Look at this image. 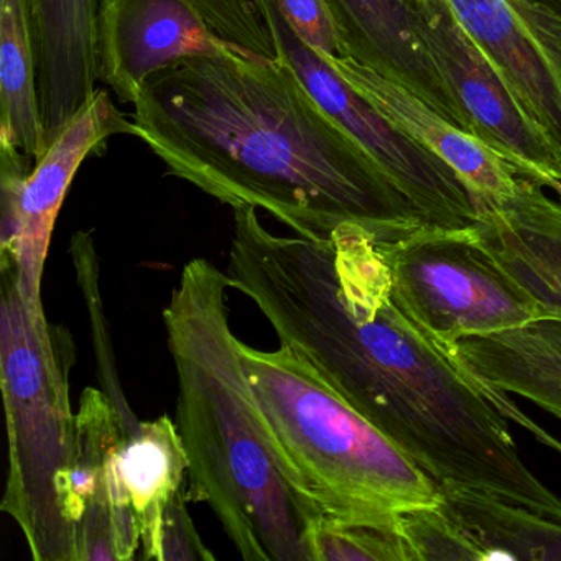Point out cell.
Segmentation results:
<instances>
[{
	"label": "cell",
	"instance_id": "11",
	"mask_svg": "<svg viewBox=\"0 0 561 561\" xmlns=\"http://www.w3.org/2000/svg\"><path fill=\"white\" fill-rule=\"evenodd\" d=\"M117 134H133V123L98 88L48 146L25 183L21 206V236L14 257L0 265L14 267L19 290L34 310H44L42 278L58 213L84 160L103 152Z\"/></svg>",
	"mask_w": 561,
	"mask_h": 561
},
{
	"label": "cell",
	"instance_id": "16",
	"mask_svg": "<svg viewBox=\"0 0 561 561\" xmlns=\"http://www.w3.org/2000/svg\"><path fill=\"white\" fill-rule=\"evenodd\" d=\"M449 353L492 400L515 393L561 420V321L465 337Z\"/></svg>",
	"mask_w": 561,
	"mask_h": 561
},
{
	"label": "cell",
	"instance_id": "4",
	"mask_svg": "<svg viewBox=\"0 0 561 561\" xmlns=\"http://www.w3.org/2000/svg\"><path fill=\"white\" fill-rule=\"evenodd\" d=\"M241 356L278 461L324 518L400 528V512L439 502L438 482L288 347Z\"/></svg>",
	"mask_w": 561,
	"mask_h": 561
},
{
	"label": "cell",
	"instance_id": "28",
	"mask_svg": "<svg viewBox=\"0 0 561 561\" xmlns=\"http://www.w3.org/2000/svg\"><path fill=\"white\" fill-rule=\"evenodd\" d=\"M254 2L255 8L261 12L262 19H264L265 25L271 21L272 15L277 11V5H275V0H252Z\"/></svg>",
	"mask_w": 561,
	"mask_h": 561
},
{
	"label": "cell",
	"instance_id": "2",
	"mask_svg": "<svg viewBox=\"0 0 561 561\" xmlns=\"http://www.w3.org/2000/svg\"><path fill=\"white\" fill-rule=\"evenodd\" d=\"M130 123L169 175L232 209H264L295 234L359 226L392 241L428 222L284 55L176 61L147 81Z\"/></svg>",
	"mask_w": 561,
	"mask_h": 561
},
{
	"label": "cell",
	"instance_id": "18",
	"mask_svg": "<svg viewBox=\"0 0 561 561\" xmlns=\"http://www.w3.org/2000/svg\"><path fill=\"white\" fill-rule=\"evenodd\" d=\"M121 474L140 531L144 560H152L163 511L188 478V458L179 426L163 415L140 422L121 453Z\"/></svg>",
	"mask_w": 561,
	"mask_h": 561
},
{
	"label": "cell",
	"instance_id": "8",
	"mask_svg": "<svg viewBox=\"0 0 561 561\" xmlns=\"http://www.w3.org/2000/svg\"><path fill=\"white\" fill-rule=\"evenodd\" d=\"M416 32L471 121L472 136L561 196V150L531 121L448 0H410Z\"/></svg>",
	"mask_w": 561,
	"mask_h": 561
},
{
	"label": "cell",
	"instance_id": "17",
	"mask_svg": "<svg viewBox=\"0 0 561 561\" xmlns=\"http://www.w3.org/2000/svg\"><path fill=\"white\" fill-rule=\"evenodd\" d=\"M438 485L442 504L481 547L485 560H561V517L489 492Z\"/></svg>",
	"mask_w": 561,
	"mask_h": 561
},
{
	"label": "cell",
	"instance_id": "24",
	"mask_svg": "<svg viewBox=\"0 0 561 561\" xmlns=\"http://www.w3.org/2000/svg\"><path fill=\"white\" fill-rule=\"evenodd\" d=\"M295 37L321 58H343V38L327 0H275Z\"/></svg>",
	"mask_w": 561,
	"mask_h": 561
},
{
	"label": "cell",
	"instance_id": "19",
	"mask_svg": "<svg viewBox=\"0 0 561 561\" xmlns=\"http://www.w3.org/2000/svg\"><path fill=\"white\" fill-rule=\"evenodd\" d=\"M0 149L47 152L37 91L31 0H0Z\"/></svg>",
	"mask_w": 561,
	"mask_h": 561
},
{
	"label": "cell",
	"instance_id": "7",
	"mask_svg": "<svg viewBox=\"0 0 561 561\" xmlns=\"http://www.w3.org/2000/svg\"><path fill=\"white\" fill-rule=\"evenodd\" d=\"M268 28L311 96L369 153L426 221L451 229L474 222L471 192L445 160L403 133L327 60L301 44L278 11Z\"/></svg>",
	"mask_w": 561,
	"mask_h": 561
},
{
	"label": "cell",
	"instance_id": "3",
	"mask_svg": "<svg viewBox=\"0 0 561 561\" xmlns=\"http://www.w3.org/2000/svg\"><path fill=\"white\" fill-rule=\"evenodd\" d=\"M229 288L226 272L193 259L163 310L186 497L211 507L242 560L313 561L308 537L323 514L295 488L265 432L229 321Z\"/></svg>",
	"mask_w": 561,
	"mask_h": 561
},
{
	"label": "cell",
	"instance_id": "12",
	"mask_svg": "<svg viewBox=\"0 0 561 561\" xmlns=\"http://www.w3.org/2000/svg\"><path fill=\"white\" fill-rule=\"evenodd\" d=\"M543 188L522 176L511 198L476 205L471 228L492 261L537 305L540 320L561 321V205Z\"/></svg>",
	"mask_w": 561,
	"mask_h": 561
},
{
	"label": "cell",
	"instance_id": "26",
	"mask_svg": "<svg viewBox=\"0 0 561 561\" xmlns=\"http://www.w3.org/2000/svg\"><path fill=\"white\" fill-rule=\"evenodd\" d=\"M186 492L180 491L163 511L152 560L156 561H211L215 553L203 543L188 508Z\"/></svg>",
	"mask_w": 561,
	"mask_h": 561
},
{
	"label": "cell",
	"instance_id": "1",
	"mask_svg": "<svg viewBox=\"0 0 561 561\" xmlns=\"http://www.w3.org/2000/svg\"><path fill=\"white\" fill-rule=\"evenodd\" d=\"M232 211L229 284L280 346L438 484L561 517L560 495L522 461L488 390L399 304L373 234L343 226L328 238L278 236L254 206Z\"/></svg>",
	"mask_w": 561,
	"mask_h": 561
},
{
	"label": "cell",
	"instance_id": "22",
	"mask_svg": "<svg viewBox=\"0 0 561 561\" xmlns=\"http://www.w3.org/2000/svg\"><path fill=\"white\" fill-rule=\"evenodd\" d=\"M399 524L412 561L485 560L484 551L446 511L442 499L400 512Z\"/></svg>",
	"mask_w": 561,
	"mask_h": 561
},
{
	"label": "cell",
	"instance_id": "14",
	"mask_svg": "<svg viewBox=\"0 0 561 561\" xmlns=\"http://www.w3.org/2000/svg\"><path fill=\"white\" fill-rule=\"evenodd\" d=\"M323 60L403 133L445 160L468 186L474 206L499 203L517 193L524 172L478 137L459 129L405 88L351 57Z\"/></svg>",
	"mask_w": 561,
	"mask_h": 561
},
{
	"label": "cell",
	"instance_id": "25",
	"mask_svg": "<svg viewBox=\"0 0 561 561\" xmlns=\"http://www.w3.org/2000/svg\"><path fill=\"white\" fill-rule=\"evenodd\" d=\"M34 160L19 150L0 149V261L12 259L21 236V206Z\"/></svg>",
	"mask_w": 561,
	"mask_h": 561
},
{
	"label": "cell",
	"instance_id": "20",
	"mask_svg": "<svg viewBox=\"0 0 561 561\" xmlns=\"http://www.w3.org/2000/svg\"><path fill=\"white\" fill-rule=\"evenodd\" d=\"M71 257L77 268L78 284L83 291L84 304L91 318L93 330L94 354H96L98 379L103 386V392L110 397L111 402L119 412L127 436L139 428L140 420L127 402L117 374L116 357L107 331V321L104 317V305L100 291V262H98L94 238L91 232L77 231L71 238Z\"/></svg>",
	"mask_w": 561,
	"mask_h": 561
},
{
	"label": "cell",
	"instance_id": "21",
	"mask_svg": "<svg viewBox=\"0 0 561 561\" xmlns=\"http://www.w3.org/2000/svg\"><path fill=\"white\" fill-rule=\"evenodd\" d=\"M313 561H412L400 528L321 518L310 537Z\"/></svg>",
	"mask_w": 561,
	"mask_h": 561
},
{
	"label": "cell",
	"instance_id": "5",
	"mask_svg": "<svg viewBox=\"0 0 561 561\" xmlns=\"http://www.w3.org/2000/svg\"><path fill=\"white\" fill-rule=\"evenodd\" d=\"M77 346L19 290L15 271L0 265V386L9 438V472L0 508L24 534L35 561H77L70 515L77 458V413L70 374Z\"/></svg>",
	"mask_w": 561,
	"mask_h": 561
},
{
	"label": "cell",
	"instance_id": "23",
	"mask_svg": "<svg viewBox=\"0 0 561 561\" xmlns=\"http://www.w3.org/2000/svg\"><path fill=\"white\" fill-rule=\"evenodd\" d=\"M216 37L234 50L278 60L280 47L252 0H192Z\"/></svg>",
	"mask_w": 561,
	"mask_h": 561
},
{
	"label": "cell",
	"instance_id": "27",
	"mask_svg": "<svg viewBox=\"0 0 561 561\" xmlns=\"http://www.w3.org/2000/svg\"><path fill=\"white\" fill-rule=\"evenodd\" d=\"M508 4L561 57V0H508Z\"/></svg>",
	"mask_w": 561,
	"mask_h": 561
},
{
	"label": "cell",
	"instance_id": "6",
	"mask_svg": "<svg viewBox=\"0 0 561 561\" xmlns=\"http://www.w3.org/2000/svg\"><path fill=\"white\" fill-rule=\"evenodd\" d=\"M403 310L446 351L471 336L540 320L537 305L492 261L468 228L423 222L377 241Z\"/></svg>",
	"mask_w": 561,
	"mask_h": 561
},
{
	"label": "cell",
	"instance_id": "10",
	"mask_svg": "<svg viewBox=\"0 0 561 561\" xmlns=\"http://www.w3.org/2000/svg\"><path fill=\"white\" fill-rule=\"evenodd\" d=\"M229 50L192 0H100L98 73L121 103L136 104L147 81L176 61Z\"/></svg>",
	"mask_w": 561,
	"mask_h": 561
},
{
	"label": "cell",
	"instance_id": "13",
	"mask_svg": "<svg viewBox=\"0 0 561 561\" xmlns=\"http://www.w3.org/2000/svg\"><path fill=\"white\" fill-rule=\"evenodd\" d=\"M346 57L405 88L459 129L471 121L416 32L410 0H327Z\"/></svg>",
	"mask_w": 561,
	"mask_h": 561
},
{
	"label": "cell",
	"instance_id": "9",
	"mask_svg": "<svg viewBox=\"0 0 561 561\" xmlns=\"http://www.w3.org/2000/svg\"><path fill=\"white\" fill-rule=\"evenodd\" d=\"M126 439L110 397L87 387L77 413V458L70 482L77 561H129L140 548L139 525L121 474Z\"/></svg>",
	"mask_w": 561,
	"mask_h": 561
},
{
	"label": "cell",
	"instance_id": "15",
	"mask_svg": "<svg viewBox=\"0 0 561 561\" xmlns=\"http://www.w3.org/2000/svg\"><path fill=\"white\" fill-rule=\"evenodd\" d=\"M448 2L525 113L561 150L560 55L541 41L508 0Z\"/></svg>",
	"mask_w": 561,
	"mask_h": 561
}]
</instances>
